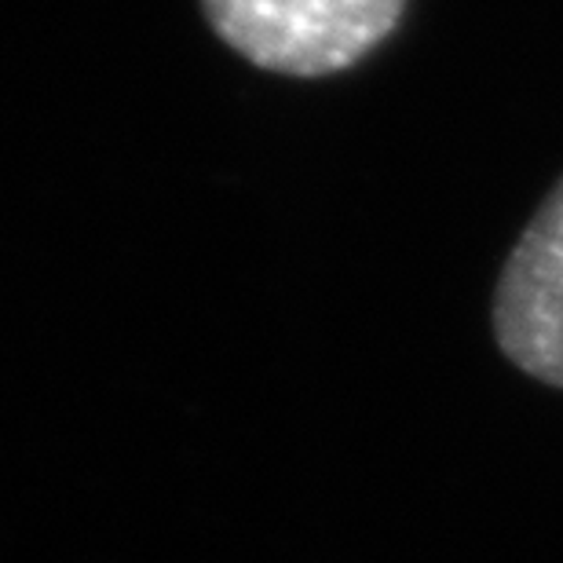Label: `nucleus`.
<instances>
[{
    "label": "nucleus",
    "instance_id": "obj_2",
    "mask_svg": "<svg viewBox=\"0 0 563 563\" xmlns=\"http://www.w3.org/2000/svg\"><path fill=\"white\" fill-rule=\"evenodd\" d=\"M490 325L498 352L520 374L563 388V176L501 267Z\"/></svg>",
    "mask_w": 563,
    "mask_h": 563
},
{
    "label": "nucleus",
    "instance_id": "obj_1",
    "mask_svg": "<svg viewBox=\"0 0 563 563\" xmlns=\"http://www.w3.org/2000/svg\"><path fill=\"white\" fill-rule=\"evenodd\" d=\"M212 30L275 74L325 77L355 66L399 26L407 0H201Z\"/></svg>",
    "mask_w": 563,
    "mask_h": 563
}]
</instances>
